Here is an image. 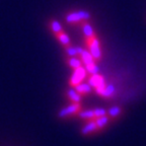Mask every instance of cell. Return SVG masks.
<instances>
[{"label": "cell", "instance_id": "4fadbf2b", "mask_svg": "<svg viewBox=\"0 0 146 146\" xmlns=\"http://www.w3.org/2000/svg\"><path fill=\"white\" fill-rule=\"evenodd\" d=\"M67 96L72 100V103H80V100H81V96L75 89H69L67 91Z\"/></svg>", "mask_w": 146, "mask_h": 146}, {"label": "cell", "instance_id": "52a82bcc", "mask_svg": "<svg viewBox=\"0 0 146 146\" xmlns=\"http://www.w3.org/2000/svg\"><path fill=\"white\" fill-rule=\"evenodd\" d=\"M88 84L90 85L91 87H94V88L102 86V85L106 84L105 78H104L103 75H100L98 73H96V74H91V76L88 79Z\"/></svg>", "mask_w": 146, "mask_h": 146}, {"label": "cell", "instance_id": "e0dca14e", "mask_svg": "<svg viewBox=\"0 0 146 146\" xmlns=\"http://www.w3.org/2000/svg\"><path fill=\"white\" fill-rule=\"evenodd\" d=\"M82 29H83V33H84L85 36H91L96 35L94 32V29L91 27V25L89 23H85V21L82 23Z\"/></svg>", "mask_w": 146, "mask_h": 146}, {"label": "cell", "instance_id": "5bb4252c", "mask_svg": "<svg viewBox=\"0 0 146 146\" xmlns=\"http://www.w3.org/2000/svg\"><path fill=\"white\" fill-rule=\"evenodd\" d=\"M55 35H56V36L58 38V40H59V41L61 42L64 46H69V44H70V40H69L68 36H67L63 31H61V32H59V33H56Z\"/></svg>", "mask_w": 146, "mask_h": 146}, {"label": "cell", "instance_id": "7a4b0ae2", "mask_svg": "<svg viewBox=\"0 0 146 146\" xmlns=\"http://www.w3.org/2000/svg\"><path fill=\"white\" fill-rule=\"evenodd\" d=\"M82 111V108L80 103H72L69 105L68 107L64 108L58 113V117L61 119L68 118L70 116H74V115H78Z\"/></svg>", "mask_w": 146, "mask_h": 146}, {"label": "cell", "instance_id": "7c38bea8", "mask_svg": "<svg viewBox=\"0 0 146 146\" xmlns=\"http://www.w3.org/2000/svg\"><path fill=\"white\" fill-rule=\"evenodd\" d=\"M75 90L77 91L81 96H86V94H88L89 92H90L91 86L88 84V83H82L81 82L80 84H78L77 86H75Z\"/></svg>", "mask_w": 146, "mask_h": 146}, {"label": "cell", "instance_id": "9c48e42d", "mask_svg": "<svg viewBox=\"0 0 146 146\" xmlns=\"http://www.w3.org/2000/svg\"><path fill=\"white\" fill-rule=\"evenodd\" d=\"M94 121H96L98 129L102 131V130H104V129H106V128L108 127V125L111 123V119H110L109 117L106 115V116H103V117H100V118L94 119Z\"/></svg>", "mask_w": 146, "mask_h": 146}, {"label": "cell", "instance_id": "3957f363", "mask_svg": "<svg viewBox=\"0 0 146 146\" xmlns=\"http://www.w3.org/2000/svg\"><path fill=\"white\" fill-rule=\"evenodd\" d=\"M90 17L89 12L81 10V11L77 12H72V13L68 14L66 17V21L68 23H83L84 21L88 19Z\"/></svg>", "mask_w": 146, "mask_h": 146}, {"label": "cell", "instance_id": "ac0fdd59", "mask_svg": "<svg viewBox=\"0 0 146 146\" xmlns=\"http://www.w3.org/2000/svg\"><path fill=\"white\" fill-rule=\"evenodd\" d=\"M85 68H86V70L88 71L90 74H96V73L98 72V67L96 66V62H94V63H89V64H87V65H85Z\"/></svg>", "mask_w": 146, "mask_h": 146}, {"label": "cell", "instance_id": "277c9868", "mask_svg": "<svg viewBox=\"0 0 146 146\" xmlns=\"http://www.w3.org/2000/svg\"><path fill=\"white\" fill-rule=\"evenodd\" d=\"M86 76V69H84L82 66L78 67V68L74 69V73H73V75L71 76L70 80H69V83H70L71 86L75 87L77 86L78 84H80L83 79L85 78Z\"/></svg>", "mask_w": 146, "mask_h": 146}, {"label": "cell", "instance_id": "8992f818", "mask_svg": "<svg viewBox=\"0 0 146 146\" xmlns=\"http://www.w3.org/2000/svg\"><path fill=\"white\" fill-rule=\"evenodd\" d=\"M96 92L98 96H103L105 98H112L115 94V87L112 85H108V84H104L102 86L96 87Z\"/></svg>", "mask_w": 146, "mask_h": 146}, {"label": "cell", "instance_id": "ffe728a7", "mask_svg": "<svg viewBox=\"0 0 146 146\" xmlns=\"http://www.w3.org/2000/svg\"><path fill=\"white\" fill-rule=\"evenodd\" d=\"M94 116L96 118H100V117H103L107 115V110L106 109H102V108H98V109H94Z\"/></svg>", "mask_w": 146, "mask_h": 146}, {"label": "cell", "instance_id": "d6986e66", "mask_svg": "<svg viewBox=\"0 0 146 146\" xmlns=\"http://www.w3.org/2000/svg\"><path fill=\"white\" fill-rule=\"evenodd\" d=\"M51 27H52V30H53V32H54L55 34H56V33L61 32V31H63L61 25H60V23H58V21H52V23H51Z\"/></svg>", "mask_w": 146, "mask_h": 146}, {"label": "cell", "instance_id": "2e32d148", "mask_svg": "<svg viewBox=\"0 0 146 146\" xmlns=\"http://www.w3.org/2000/svg\"><path fill=\"white\" fill-rule=\"evenodd\" d=\"M67 63H68L69 66L72 67L73 69H76V68H78V67L82 66V61L76 57H70L67 60Z\"/></svg>", "mask_w": 146, "mask_h": 146}, {"label": "cell", "instance_id": "9a60e30c", "mask_svg": "<svg viewBox=\"0 0 146 146\" xmlns=\"http://www.w3.org/2000/svg\"><path fill=\"white\" fill-rule=\"evenodd\" d=\"M81 52V48H73V47H67L66 48V53L70 57H80Z\"/></svg>", "mask_w": 146, "mask_h": 146}, {"label": "cell", "instance_id": "ba28073f", "mask_svg": "<svg viewBox=\"0 0 146 146\" xmlns=\"http://www.w3.org/2000/svg\"><path fill=\"white\" fill-rule=\"evenodd\" d=\"M123 112L124 110L122 107H120V106H114V107L107 110V116L111 119V121H115L120 116H122Z\"/></svg>", "mask_w": 146, "mask_h": 146}, {"label": "cell", "instance_id": "30bf717a", "mask_svg": "<svg viewBox=\"0 0 146 146\" xmlns=\"http://www.w3.org/2000/svg\"><path fill=\"white\" fill-rule=\"evenodd\" d=\"M80 60L82 61V64H84V65H87V64H89V63H94V62H96V60L94 59L92 56H91L89 51L83 50V49H82V52H81V54H80Z\"/></svg>", "mask_w": 146, "mask_h": 146}, {"label": "cell", "instance_id": "5b68a950", "mask_svg": "<svg viewBox=\"0 0 146 146\" xmlns=\"http://www.w3.org/2000/svg\"><path fill=\"white\" fill-rule=\"evenodd\" d=\"M98 132H100V130L98 129V125H96L94 120L88 121L81 128V130H80V133H81V135H83V136H91V135H94Z\"/></svg>", "mask_w": 146, "mask_h": 146}, {"label": "cell", "instance_id": "8fae6325", "mask_svg": "<svg viewBox=\"0 0 146 146\" xmlns=\"http://www.w3.org/2000/svg\"><path fill=\"white\" fill-rule=\"evenodd\" d=\"M80 119H82L83 121L88 122V121H92L96 119L94 116V110H87V111H81V112L78 114Z\"/></svg>", "mask_w": 146, "mask_h": 146}, {"label": "cell", "instance_id": "6da1fadb", "mask_svg": "<svg viewBox=\"0 0 146 146\" xmlns=\"http://www.w3.org/2000/svg\"><path fill=\"white\" fill-rule=\"evenodd\" d=\"M85 44H86L89 53L94 57V59L96 60V62L100 61L102 59L103 53H102L100 43V40L98 39V36L96 35L91 36H85Z\"/></svg>", "mask_w": 146, "mask_h": 146}]
</instances>
